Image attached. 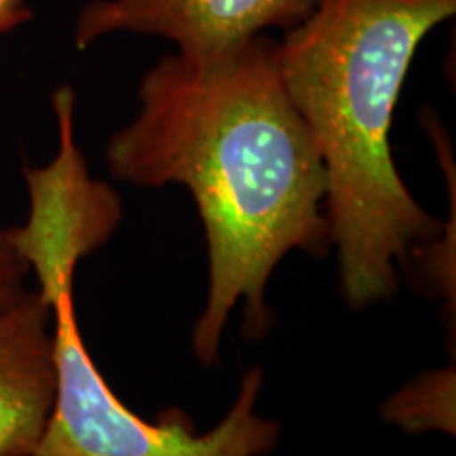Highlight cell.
<instances>
[{
	"label": "cell",
	"mask_w": 456,
	"mask_h": 456,
	"mask_svg": "<svg viewBox=\"0 0 456 456\" xmlns=\"http://www.w3.org/2000/svg\"><path fill=\"white\" fill-rule=\"evenodd\" d=\"M53 393L51 306L37 289L0 313V456H32Z\"/></svg>",
	"instance_id": "obj_5"
},
{
	"label": "cell",
	"mask_w": 456,
	"mask_h": 456,
	"mask_svg": "<svg viewBox=\"0 0 456 456\" xmlns=\"http://www.w3.org/2000/svg\"><path fill=\"white\" fill-rule=\"evenodd\" d=\"M138 98L134 121L108 140L106 163L129 184H178L195 199L209 289L192 353L214 366L239 302L243 336L269 334L266 285L285 256L298 249L323 258L332 249L326 169L269 34L201 60L165 55L144 74Z\"/></svg>",
	"instance_id": "obj_1"
},
{
	"label": "cell",
	"mask_w": 456,
	"mask_h": 456,
	"mask_svg": "<svg viewBox=\"0 0 456 456\" xmlns=\"http://www.w3.org/2000/svg\"><path fill=\"white\" fill-rule=\"evenodd\" d=\"M317 0H89L74 24V45L87 49L117 32L167 38L192 60L241 47L279 28L288 32Z\"/></svg>",
	"instance_id": "obj_4"
},
{
	"label": "cell",
	"mask_w": 456,
	"mask_h": 456,
	"mask_svg": "<svg viewBox=\"0 0 456 456\" xmlns=\"http://www.w3.org/2000/svg\"><path fill=\"white\" fill-rule=\"evenodd\" d=\"M456 0H317L277 41L283 85L326 169L340 292L362 311L397 292V262L433 252L444 224L416 201L389 144L403 81Z\"/></svg>",
	"instance_id": "obj_2"
},
{
	"label": "cell",
	"mask_w": 456,
	"mask_h": 456,
	"mask_svg": "<svg viewBox=\"0 0 456 456\" xmlns=\"http://www.w3.org/2000/svg\"><path fill=\"white\" fill-rule=\"evenodd\" d=\"M11 237L51 306L55 393L32 456H265L277 448L281 425L256 412L265 385L258 366L243 374L235 403L205 433L180 408L151 423L125 406L91 359L74 311V273L94 243L37 224L17 226Z\"/></svg>",
	"instance_id": "obj_3"
},
{
	"label": "cell",
	"mask_w": 456,
	"mask_h": 456,
	"mask_svg": "<svg viewBox=\"0 0 456 456\" xmlns=\"http://www.w3.org/2000/svg\"><path fill=\"white\" fill-rule=\"evenodd\" d=\"M28 273L30 266L11 241V228H0V313L11 309L28 294Z\"/></svg>",
	"instance_id": "obj_7"
},
{
	"label": "cell",
	"mask_w": 456,
	"mask_h": 456,
	"mask_svg": "<svg viewBox=\"0 0 456 456\" xmlns=\"http://www.w3.org/2000/svg\"><path fill=\"white\" fill-rule=\"evenodd\" d=\"M433 380H436V374L419 380L425 397H420L414 383L399 395L391 397L383 408L385 419L408 433H454V397H448V385H452L454 380L452 372H444L440 383L431 391Z\"/></svg>",
	"instance_id": "obj_6"
},
{
	"label": "cell",
	"mask_w": 456,
	"mask_h": 456,
	"mask_svg": "<svg viewBox=\"0 0 456 456\" xmlns=\"http://www.w3.org/2000/svg\"><path fill=\"white\" fill-rule=\"evenodd\" d=\"M32 20L28 0H0V37L17 30Z\"/></svg>",
	"instance_id": "obj_8"
}]
</instances>
